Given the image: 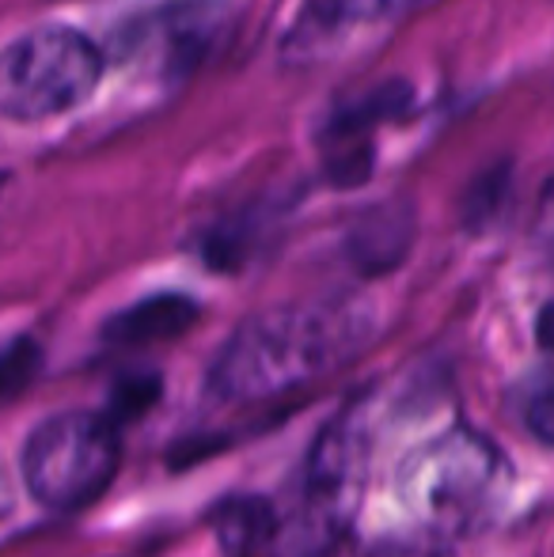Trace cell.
<instances>
[{"instance_id": "3957f363", "label": "cell", "mask_w": 554, "mask_h": 557, "mask_svg": "<svg viewBox=\"0 0 554 557\" xmlns=\"http://www.w3.org/2000/svg\"><path fill=\"white\" fill-rule=\"evenodd\" d=\"M103 81V53L73 27H35L12 38L0 58V114L46 122L69 114Z\"/></svg>"}, {"instance_id": "6da1fadb", "label": "cell", "mask_w": 554, "mask_h": 557, "mask_svg": "<svg viewBox=\"0 0 554 557\" xmlns=\"http://www.w3.org/2000/svg\"><path fill=\"white\" fill-rule=\"evenodd\" d=\"M372 334V319L354 300L281 304L259 311L221 345L209 391L229 403H259L346 364Z\"/></svg>"}, {"instance_id": "30bf717a", "label": "cell", "mask_w": 554, "mask_h": 557, "mask_svg": "<svg viewBox=\"0 0 554 557\" xmlns=\"http://www.w3.org/2000/svg\"><path fill=\"white\" fill-rule=\"evenodd\" d=\"M160 391H163L160 372H130V375H122V380L114 383L111 403H107V413H111L119 425H122V421H137L148 406H156Z\"/></svg>"}, {"instance_id": "ba28073f", "label": "cell", "mask_w": 554, "mask_h": 557, "mask_svg": "<svg viewBox=\"0 0 554 557\" xmlns=\"http://www.w3.org/2000/svg\"><path fill=\"white\" fill-rule=\"evenodd\" d=\"M415 4L421 0H304L293 42H319V38L354 35L361 27H380V23H392L395 15L410 12Z\"/></svg>"}, {"instance_id": "4fadbf2b", "label": "cell", "mask_w": 554, "mask_h": 557, "mask_svg": "<svg viewBox=\"0 0 554 557\" xmlns=\"http://www.w3.org/2000/svg\"><path fill=\"white\" fill-rule=\"evenodd\" d=\"M535 337H540L543 349H554V300L540 311V323H535Z\"/></svg>"}, {"instance_id": "5b68a950", "label": "cell", "mask_w": 554, "mask_h": 557, "mask_svg": "<svg viewBox=\"0 0 554 557\" xmlns=\"http://www.w3.org/2000/svg\"><path fill=\"white\" fill-rule=\"evenodd\" d=\"M194 323H198V304L190 296L160 293V296H145L134 308L107 319L103 342L119 345V349H137V345L171 342V337L190 331Z\"/></svg>"}, {"instance_id": "7a4b0ae2", "label": "cell", "mask_w": 554, "mask_h": 557, "mask_svg": "<svg viewBox=\"0 0 554 557\" xmlns=\"http://www.w3.org/2000/svg\"><path fill=\"white\" fill-rule=\"evenodd\" d=\"M509 467L502 451L475 433H448L403 467V497L433 531L456 535L490 520L502 505Z\"/></svg>"}, {"instance_id": "8fae6325", "label": "cell", "mask_w": 554, "mask_h": 557, "mask_svg": "<svg viewBox=\"0 0 554 557\" xmlns=\"http://www.w3.org/2000/svg\"><path fill=\"white\" fill-rule=\"evenodd\" d=\"M35 368H38V345L30 342V337H15V342L4 349V398L8 403H15V395L27 387Z\"/></svg>"}, {"instance_id": "7c38bea8", "label": "cell", "mask_w": 554, "mask_h": 557, "mask_svg": "<svg viewBox=\"0 0 554 557\" xmlns=\"http://www.w3.org/2000/svg\"><path fill=\"white\" fill-rule=\"evenodd\" d=\"M528 429L540 444L554 447V387L543 391L532 406H528Z\"/></svg>"}, {"instance_id": "52a82bcc", "label": "cell", "mask_w": 554, "mask_h": 557, "mask_svg": "<svg viewBox=\"0 0 554 557\" xmlns=\"http://www.w3.org/2000/svg\"><path fill=\"white\" fill-rule=\"evenodd\" d=\"M410 239H415V213L407 206L387 201V206L369 209L357 221L346 239V250L361 273H384L403 262V255L410 250Z\"/></svg>"}, {"instance_id": "9c48e42d", "label": "cell", "mask_w": 554, "mask_h": 557, "mask_svg": "<svg viewBox=\"0 0 554 557\" xmlns=\"http://www.w3.org/2000/svg\"><path fill=\"white\" fill-rule=\"evenodd\" d=\"M209 523L229 557H255L278 539V512L267 497H224Z\"/></svg>"}, {"instance_id": "8992f818", "label": "cell", "mask_w": 554, "mask_h": 557, "mask_svg": "<svg viewBox=\"0 0 554 557\" xmlns=\"http://www.w3.org/2000/svg\"><path fill=\"white\" fill-rule=\"evenodd\" d=\"M357 470H361V436L349 433V425H331L316 441L308 459V493L316 508L338 516L349 485L357 482Z\"/></svg>"}, {"instance_id": "277c9868", "label": "cell", "mask_w": 554, "mask_h": 557, "mask_svg": "<svg viewBox=\"0 0 554 557\" xmlns=\"http://www.w3.org/2000/svg\"><path fill=\"white\" fill-rule=\"evenodd\" d=\"M119 459V421L111 413H53L23 444V482L38 505L73 512L111 485Z\"/></svg>"}]
</instances>
